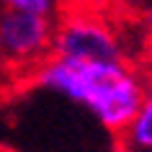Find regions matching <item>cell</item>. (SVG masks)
Instances as JSON below:
<instances>
[{
	"instance_id": "6da1fadb",
	"label": "cell",
	"mask_w": 152,
	"mask_h": 152,
	"mask_svg": "<svg viewBox=\"0 0 152 152\" xmlns=\"http://www.w3.org/2000/svg\"><path fill=\"white\" fill-rule=\"evenodd\" d=\"M31 83L90 108L98 124L119 134L134 119L147 83L129 62H80L49 54L31 70Z\"/></svg>"
},
{
	"instance_id": "7a4b0ae2",
	"label": "cell",
	"mask_w": 152,
	"mask_h": 152,
	"mask_svg": "<svg viewBox=\"0 0 152 152\" xmlns=\"http://www.w3.org/2000/svg\"><path fill=\"white\" fill-rule=\"evenodd\" d=\"M49 54L80 62H126L121 36L108 26V21L90 13H70L54 23Z\"/></svg>"
},
{
	"instance_id": "3957f363",
	"label": "cell",
	"mask_w": 152,
	"mask_h": 152,
	"mask_svg": "<svg viewBox=\"0 0 152 152\" xmlns=\"http://www.w3.org/2000/svg\"><path fill=\"white\" fill-rule=\"evenodd\" d=\"M54 21L0 8V59L13 67H36L52 52Z\"/></svg>"
},
{
	"instance_id": "277c9868",
	"label": "cell",
	"mask_w": 152,
	"mask_h": 152,
	"mask_svg": "<svg viewBox=\"0 0 152 152\" xmlns=\"http://www.w3.org/2000/svg\"><path fill=\"white\" fill-rule=\"evenodd\" d=\"M121 139L134 152H152V83H147L142 103L129 126L121 132Z\"/></svg>"
},
{
	"instance_id": "5b68a950",
	"label": "cell",
	"mask_w": 152,
	"mask_h": 152,
	"mask_svg": "<svg viewBox=\"0 0 152 152\" xmlns=\"http://www.w3.org/2000/svg\"><path fill=\"white\" fill-rule=\"evenodd\" d=\"M59 0H0V8L18 10V13H31V16L54 18Z\"/></svg>"
},
{
	"instance_id": "8992f818",
	"label": "cell",
	"mask_w": 152,
	"mask_h": 152,
	"mask_svg": "<svg viewBox=\"0 0 152 152\" xmlns=\"http://www.w3.org/2000/svg\"><path fill=\"white\" fill-rule=\"evenodd\" d=\"M111 152H134V150H132V147H129V144L121 139V142H116V144L111 147Z\"/></svg>"
},
{
	"instance_id": "52a82bcc",
	"label": "cell",
	"mask_w": 152,
	"mask_h": 152,
	"mask_svg": "<svg viewBox=\"0 0 152 152\" xmlns=\"http://www.w3.org/2000/svg\"><path fill=\"white\" fill-rule=\"evenodd\" d=\"M119 3H137V0H119Z\"/></svg>"
},
{
	"instance_id": "ba28073f",
	"label": "cell",
	"mask_w": 152,
	"mask_h": 152,
	"mask_svg": "<svg viewBox=\"0 0 152 152\" xmlns=\"http://www.w3.org/2000/svg\"><path fill=\"white\" fill-rule=\"evenodd\" d=\"M0 152H3V150H0Z\"/></svg>"
}]
</instances>
